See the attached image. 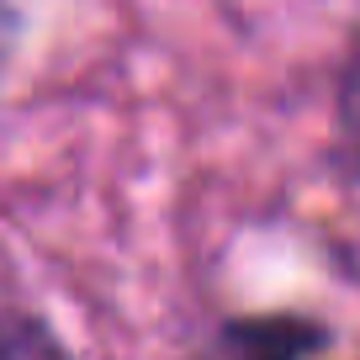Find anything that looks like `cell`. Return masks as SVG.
<instances>
[{"label":"cell","mask_w":360,"mask_h":360,"mask_svg":"<svg viewBox=\"0 0 360 360\" xmlns=\"http://www.w3.org/2000/svg\"><path fill=\"white\" fill-rule=\"evenodd\" d=\"M328 334L313 318H228L202 339L196 360H313Z\"/></svg>","instance_id":"cell-1"},{"label":"cell","mask_w":360,"mask_h":360,"mask_svg":"<svg viewBox=\"0 0 360 360\" xmlns=\"http://www.w3.org/2000/svg\"><path fill=\"white\" fill-rule=\"evenodd\" d=\"M339 169H345L349 180H360V53L345 64V75H339Z\"/></svg>","instance_id":"cell-2"},{"label":"cell","mask_w":360,"mask_h":360,"mask_svg":"<svg viewBox=\"0 0 360 360\" xmlns=\"http://www.w3.org/2000/svg\"><path fill=\"white\" fill-rule=\"evenodd\" d=\"M0 360H75V355L53 339L48 323H37V318H16V323L6 328V349H0Z\"/></svg>","instance_id":"cell-3"}]
</instances>
